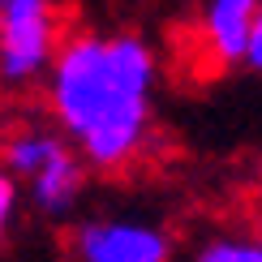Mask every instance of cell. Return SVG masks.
I'll return each instance as SVG.
<instances>
[{"label": "cell", "mask_w": 262, "mask_h": 262, "mask_svg": "<svg viewBox=\"0 0 262 262\" xmlns=\"http://www.w3.org/2000/svg\"><path fill=\"white\" fill-rule=\"evenodd\" d=\"M159 56L134 30H73L43 73L52 125L78 146L86 168L121 172L150 142Z\"/></svg>", "instance_id": "cell-1"}, {"label": "cell", "mask_w": 262, "mask_h": 262, "mask_svg": "<svg viewBox=\"0 0 262 262\" xmlns=\"http://www.w3.org/2000/svg\"><path fill=\"white\" fill-rule=\"evenodd\" d=\"M0 163L17 181L21 198L48 220H64L78 211L86 189V159L56 125L21 121L0 138Z\"/></svg>", "instance_id": "cell-2"}, {"label": "cell", "mask_w": 262, "mask_h": 262, "mask_svg": "<svg viewBox=\"0 0 262 262\" xmlns=\"http://www.w3.org/2000/svg\"><path fill=\"white\" fill-rule=\"evenodd\" d=\"M60 48V13L52 0H0V86L26 91L43 82Z\"/></svg>", "instance_id": "cell-3"}, {"label": "cell", "mask_w": 262, "mask_h": 262, "mask_svg": "<svg viewBox=\"0 0 262 262\" xmlns=\"http://www.w3.org/2000/svg\"><path fill=\"white\" fill-rule=\"evenodd\" d=\"M73 262H172L168 228L142 215H91L73 228Z\"/></svg>", "instance_id": "cell-4"}, {"label": "cell", "mask_w": 262, "mask_h": 262, "mask_svg": "<svg viewBox=\"0 0 262 262\" xmlns=\"http://www.w3.org/2000/svg\"><path fill=\"white\" fill-rule=\"evenodd\" d=\"M254 9H258V0H206L202 5L198 35H202V48L211 56V64H220V69L241 64Z\"/></svg>", "instance_id": "cell-5"}, {"label": "cell", "mask_w": 262, "mask_h": 262, "mask_svg": "<svg viewBox=\"0 0 262 262\" xmlns=\"http://www.w3.org/2000/svg\"><path fill=\"white\" fill-rule=\"evenodd\" d=\"M193 262H262V241L254 236H211Z\"/></svg>", "instance_id": "cell-6"}, {"label": "cell", "mask_w": 262, "mask_h": 262, "mask_svg": "<svg viewBox=\"0 0 262 262\" xmlns=\"http://www.w3.org/2000/svg\"><path fill=\"white\" fill-rule=\"evenodd\" d=\"M17 215H21V189H17V181L5 172V163H0V245L9 241Z\"/></svg>", "instance_id": "cell-7"}, {"label": "cell", "mask_w": 262, "mask_h": 262, "mask_svg": "<svg viewBox=\"0 0 262 262\" xmlns=\"http://www.w3.org/2000/svg\"><path fill=\"white\" fill-rule=\"evenodd\" d=\"M241 64H245V69H254V73H262V0H258V9H254V21H249Z\"/></svg>", "instance_id": "cell-8"}]
</instances>
